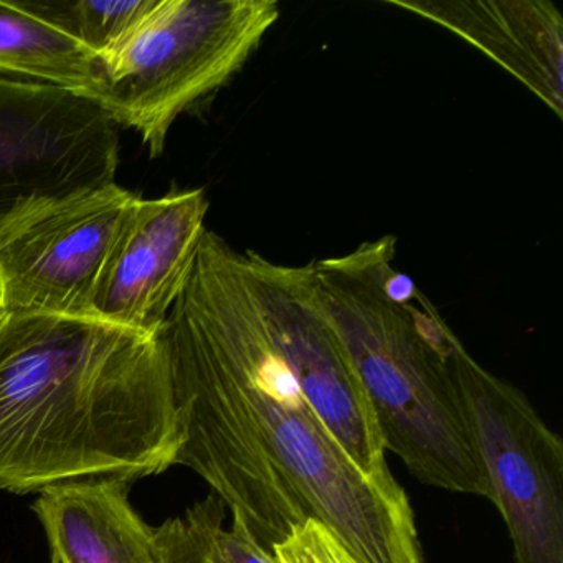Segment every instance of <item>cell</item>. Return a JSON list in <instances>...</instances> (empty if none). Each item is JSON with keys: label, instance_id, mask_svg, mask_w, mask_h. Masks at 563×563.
<instances>
[{"label": "cell", "instance_id": "15", "mask_svg": "<svg viewBox=\"0 0 563 563\" xmlns=\"http://www.w3.org/2000/svg\"><path fill=\"white\" fill-rule=\"evenodd\" d=\"M217 552L222 563H278L273 553L266 552L245 527L232 522L230 529L220 527L217 532Z\"/></svg>", "mask_w": 563, "mask_h": 563}, {"label": "cell", "instance_id": "16", "mask_svg": "<svg viewBox=\"0 0 563 563\" xmlns=\"http://www.w3.org/2000/svg\"><path fill=\"white\" fill-rule=\"evenodd\" d=\"M51 563H60V562H57V560L52 559V562H51Z\"/></svg>", "mask_w": 563, "mask_h": 563}, {"label": "cell", "instance_id": "3", "mask_svg": "<svg viewBox=\"0 0 563 563\" xmlns=\"http://www.w3.org/2000/svg\"><path fill=\"white\" fill-rule=\"evenodd\" d=\"M395 236L314 262L322 301L374 408L385 450L420 483L489 499L450 368L460 339L394 266Z\"/></svg>", "mask_w": 563, "mask_h": 563}, {"label": "cell", "instance_id": "8", "mask_svg": "<svg viewBox=\"0 0 563 563\" xmlns=\"http://www.w3.org/2000/svg\"><path fill=\"white\" fill-rule=\"evenodd\" d=\"M114 121L71 91L0 77V220L41 196L114 183Z\"/></svg>", "mask_w": 563, "mask_h": 563}, {"label": "cell", "instance_id": "10", "mask_svg": "<svg viewBox=\"0 0 563 563\" xmlns=\"http://www.w3.org/2000/svg\"><path fill=\"white\" fill-rule=\"evenodd\" d=\"M385 4L404 9L479 48L563 118V21L545 0H444Z\"/></svg>", "mask_w": 563, "mask_h": 563}, {"label": "cell", "instance_id": "13", "mask_svg": "<svg viewBox=\"0 0 563 563\" xmlns=\"http://www.w3.org/2000/svg\"><path fill=\"white\" fill-rule=\"evenodd\" d=\"M37 18L57 27L64 34L84 45L97 57L117 44L124 32L131 27L137 15L147 8L150 0H130V2H21Z\"/></svg>", "mask_w": 563, "mask_h": 563}, {"label": "cell", "instance_id": "5", "mask_svg": "<svg viewBox=\"0 0 563 563\" xmlns=\"http://www.w3.org/2000/svg\"><path fill=\"white\" fill-rule=\"evenodd\" d=\"M448 361L514 560L563 563L562 438L519 388L477 364L460 341Z\"/></svg>", "mask_w": 563, "mask_h": 563}, {"label": "cell", "instance_id": "12", "mask_svg": "<svg viewBox=\"0 0 563 563\" xmlns=\"http://www.w3.org/2000/svg\"><path fill=\"white\" fill-rule=\"evenodd\" d=\"M97 75V57L88 48L21 2H0V77L52 85L85 98Z\"/></svg>", "mask_w": 563, "mask_h": 563}, {"label": "cell", "instance_id": "2", "mask_svg": "<svg viewBox=\"0 0 563 563\" xmlns=\"http://www.w3.org/2000/svg\"><path fill=\"white\" fill-rule=\"evenodd\" d=\"M180 444L163 335L97 316L0 312V489L157 476Z\"/></svg>", "mask_w": 563, "mask_h": 563}, {"label": "cell", "instance_id": "7", "mask_svg": "<svg viewBox=\"0 0 563 563\" xmlns=\"http://www.w3.org/2000/svg\"><path fill=\"white\" fill-rule=\"evenodd\" d=\"M249 255L273 334L306 400L364 476L400 486L385 461L374 408L322 301L314 262L289 266L253 250Z\"/></svg>", "mask_w": 563, "mask_h": 563}, {"label": "cell", "instance_id": "11", "mask_svg": "<svg viewBox=\"0 0 563 563\" xmlns=\"http://www.w3.org/2000/svg\"><path fill=\"white\" fill-rule=\"evenodd\" d=\"M35 516L60 563H166L156 527L140 516L123 479L77 481L38 493Z\"/></svg>", "mask_w": 563, "mask_h": 563}, {"label": "cell", "instance_id": "1", "mask_svg": "<svg viewBox=\"0 0 563 563\" xmlns=\"http://www.w3.org/2000/svg\"><path fill=\"white\" fill-rule=\"evenodd\" d=\"M161 335L183 428L176 466L266 552L312 519L355 563H423L405 490L364 476L302 395L249 252L207 230Z\"/></svg>", "mask_w": 563, "mask_h": 563}, {"label": "cell", "instance_id": "6", "mask_svg": "<svg viewBox=\"0 0 563 563\" xmlns=\"http://www.w3.org/2000/svg\"><path fill=\"white\" fill-rule=\"evenodd\" d=\"M137 197L111 183L15 207L0 220V312L95 316L101 269Z\"/></svg>", "mask_w": 563, "mask_h": 563}, {"label": "cell", "instance_id": "4", "mask_svg": "<svg viewBox=\"0 0 563 563\" xmlns=\"http://www.w3.org/2000/svg\"><path fill=\"white\" fill-rule=\"evenodd\" d=\"M279 21L276 0H150L108 51L85 100L163 156L180 114L229 84Z\"/></svg>", "mask_w": 563, "mask_h": 563}, {"label": "cell", "instance_id": "9", "mask_svg": "<svg viewBox=\"0 0 563 563\" xmlns=\"http://www.w3.org/2000/svg\"><path fill=\"white\" fill-rule=\"evenodd\" d=\"M207 212L203 189L137 197L101 269L95 316L141 334H161L192 272Z\"/></svg>", "mask_w": 563, "mask_h": 563}, {"label": "cell", "instance_id": "14", "mask_svg": "<svg viewBox=\"0 0 563 563\" xmlns=\"http://www.w3.org/2000/svg\"><path fill=\"white\" fill-rule=\"evenodd\" d=\"M225 522V506L210 493L183 516L156 527L166 563H222L217 552V532Z\"/></svg>", "mask_w": 563, "mask_h": 563}]
</instances>
